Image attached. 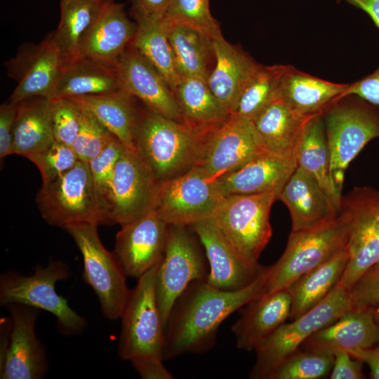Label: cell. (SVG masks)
I'll list each match as a JSON object with an SVG mask.
<instances>
[{
    "label": "cell",
    "mask_w": 379,
    "mask_h": 379,
    "mask_svg": "<svg viewBox=\"0 0 379 379\" xmlns=\"http://www.w3.org/2000/svg\"><path fill=\"white\" fill-rule=\"evenodd\" d=\"M271 270L265 267L251 284L235 291L218 288L206 280L192 282L175 301L166 324L164 360L210 350L220 324L265 293Z\"/></svg>",
    "instance_id": "1"
},
{
    "label": "cell",
    "mask_w": 379,
    "mask_h": 379,
    "mask_svg": "<svg viewBox=\"0 0 379 379\" xmlns=\"http://www.w3.org/2000/svg\"><path fill=\"white\" fill-rule=\"evenodd\" d=\"M362 194L354 189L343 197L333 219L313 227L292 231L285 251L272 265L265 293L288 288L297 279L347 247Z\"/></svg>",
    "instance_id": "2"
},
{
    "label": "cell",
    "mask_w": 379,
    "mask_h": 379,
    "mask_svg": "<svg viewBox=\"0 0 379 379\" xmlns=\"http://www.w3.org/2000/svg\"><path fill=\"white\" fill-rule=\"evenodd\" d=\"M208 134L145 105L138 107L136 148L160 182L180 176L194 167L201 155Z\"/></svg>",
    "instance_id": "3"
},
{
    "label": "cell",
    "mask_w": 379,
    "mask_h": 379,
    "mask_svg": "<svg viewBox=\"0 0 379 379\" xmlns=\"http://www.w3.org/2000/svg\"><path fill=\"white\" fill-rule=\"evenodd\" d=\"M36 201L43 218L65 230L81 223H112L86 162L79 161L57 179L42 184Z\"/></svg>",
    "instance_id": "4"
},
{
    "label": "cell",
    "mask_w": 379,
    "mask_h": 379,
    "mask_svg": "<svg viewBox=\"0 0 379 379\" xmlns=\"http://www.w3.org/2000/svg\"><path fill=\"white\" fill-rule=\"evenodd\" d=\"M331 155V175L342 192L352 160L372 139L379 137V109L361 98L343 97L322 113Z\"/></svg>",
    "instance_id": "5"
},
{
    "label": "cell",
    "mask_w": 379,
    "mask_h": 379,
    "mask_svg": "<svg viewBox=\"0 0 379 379\" xmlns=\"http://www.w3.org/2000/svg\"><path fill=\"white\" fill-rule=\"evenodd\" d=\"M71 276L69 266L61 260H52L46 266L38 265L33 274L6 272L0 277V305L22 304L53 314L62 334L75 335L87 327L86 319L74 311L67 300L55 291L58 281Z\"/></svg>",
    "instance_id": "6"
},
{
    "label": "cell",
    "mask_w": 379,
    "mask_h": 379,
    "mask_svg": "<svg viewBox=\"0 0 379 379\" xmlns=\"http://www.w3.org/2000/svg\"><path fill=\"white\" fill-rule=\"evenodd\" d=\"M349 291L338 283L315 307L278 328L255 350L256 358L250 378L267 379L282 361L298 351L312 335L352 309Z\"/></svg>",
    "instance_id": "7"
},
{
    "label": "cell",
    "mask_w": 379,
    "mask_h": 379,
    "mask_svg": "<svg viewBox=\"0 0 379 379\" xmlns=\"http://www.w3.org/2000/svg\"><path fill=\"white\" fill-rule=\"evenodd\" d=\"M159 262L138 278L130 290L120 317L118 354L122 360L146 357L164 360L165 328L156 295Z\"/></svg>",
    "instance_id": "8"
},
{
    "label": "cell",
    "mask_w": 379,
    "mask_h": 379,
    "mask_svg": "<svg viewBox=\"0 0 379 379\" xmlns=\"http://www.w3.org/2000/svg\"><path fill=\"white\" fill-rule=\"evenodd\" d=\"M202 244L189 226L168 225L164 255L156 277V295L164 328L182 292L196 280H206L209 267Z\"/></svg>",
    "instance_id": "9"
},
{
    "label": "cell",
    "mask_w": 379,
    "mask_h": 379,
    "mask_svg": "<svg viewBox=\"0 0 379 379\" xmlns=\"http://www.w3.org/2000/svg\"><path fill=\"white\" fill-rule=\"evenodd\" d=\"M277 196L274 192L227 195L211 218L234 247L252 262L258 263L272 237L270 212Z\"/></svg>",
    "instance_id": "10"
},
{
    "label": "cell",
    "mask_w": 379,
    "mask_h": 379,
    "mask_svg": "<svg viewBox=\"0 0 379 379\" xmlns=\"http://www.w3.org/2000/svg\"><path fill=\"white\" fill-rule=\"evenodd\" d=\"M98 224L73 225L66 231L73 238L84 261L83 279L96 294L102 314L109 320L120 319L130 290L126 275L113 253L102 244Z\"/></svg>",
    "instance_id": "11"
},
{
    "label": "cell",
    "mask_w": 379,
    "mask_h": 379,
    "mask_svg": "<svg viewBox=\"0 0 379 379\" xmlns=\"http://www.w3.org/2000/svg\"><path fill=\"white\" fill-rule=\"evenodd\" d=\"M223 197L217 179L194 166L160 182L153 211L167 225L190 226L211 218Z\"/></svg>",
    "instance_id": "12"
},
{
    "label": "cell",
    "mask_w": 379,
    "mask_h": 379,
    "mask_svg": "<svg viewBox=\"0 0 379 379\" xmlns=\"http://www.w3.org/2000/svg\"><path fill=\"white\" fill-rule=\"evenodd\" d=\"M159 184L139 150L125 148L116 164L107 199L112 222L121 226L152 211Z\"/></svg>",
    "instance_id": "13"
},
{
    "label": "cell",
    "mask_w": 379,
    "mask_h": 379,
    "mask_svg": "<svg viewBox=\"0 0 379 379\" xmlns=\"http://www.w3.org/2000/svg\"><path fill=\"white\" fill-rule=\"evenodd\" d=\"M11 327H1V379H40L48 369L45 349L35 333L40 310L18 303L7 305Z\"/></svg>",
    "instance_id": "14"
},
{
    "label": "cell",
    "mask_w": 379,
    "mask_h": 379,
    "mask_svg": "<svg viewBox=\"0 0 379 379\" xmlns=\"http://www.w3.org/2000/svg\"><path fill=\"white\" fill-rule=\"evenodd\" d=\"M53 32L38 44L26 42L14 58L4 63L17 86L8 101L20 102L32 97L52 98L64 65Z\"/></svg>",
    "instance_id": "15"
},
{
    "label": "cell",
    "mask_w": 379,
    "mask_h": 379,
    "mask_svg": "<svg viewBox=\"0 0 379 379\" xmlns=\"http://www.w3.org/2000/svg\"><path fill=\"white\" fill-rule=\"evenodd\" d=\"M262 153L251 120L230 114L222 124L208 133L195 166L208 177L218 179Z\"/></svg>",
    "instance_id": "16"
},
{
    "label": "cell",
    "mask_w": 379,
    "mask_h": 379,
    "mask_svg": "<svg viewBox=\"0 0 379 379\" xmlns=\"http://www.w3.org/2000/svg\"><path fill=\"white\" fill-rule=\"evenodd\" d=\"M197 235L205 251L209 273L206 281L226 291L251 284L265 267L244 258L229 241L212 218L189 226Z\"/></svg>",
    "instance_id": "17"
},
{
    "label": "cell",
    "mask_w": 379,
    "mask_h": 379,
    "mask_svg": "<svg viewBox=\"0 0 379 379\" xmlns=\"http://www.w3.org/2000/svg\"><path fill=\"white\" fill-rule=\"evenodd\" d=\"M167 228L154 211L121 225L113 253L126 277L138 279L161 261Z\"/></svg>",
    "instance_id": "18"
},
{
    "label": "cell",
    "mask_w": 379,
    "mask_h": 379,
    "mask_svg": "<svg viewBox=\"0 0 379 379\" xmlns=\"http://www.w3.org/2000/svg\"><path fill=\"white\" fill-rule=\"evenodd\" d=\"M115 67L121 89L149 109L171 119L182 121L178 102L159 72L131 44Z\"/></svg>",
    "instance_id": "19"
},
{
    "label": "cell",
    "mask_w": 379,
    "mask_h": 379,
    "mask_svg": "<svg viewBox=\"0 0 379 379\" xmlns=\"http://www.w3.org/2000/svg\"><path fill=\"white\" fill-rule=\"evenodd\" d=\"M347 248L348 262L338 283L350 289L365 272L379 262V192L362 188Z\"/></svg>",
    "instance_id": "20"
},
{
    "label": "cell",
    "mask_w": 379,
    "mask_h": 379,
    "mask_svg": "<svg viewBox=\"0 0 379 379\" xmlns=\"http://www.w3.org/2000/svg\"><path fill=\"white\" fill-rule=\"evenodd\" d=\"M291 307L288 288L264 293L244 305L231 328L237 347L255 351L289 318Z\"/></svg>",
    "instance_id": "21"
},
{
    "label": "cell",
    "mask_w": 379,
    "mask_h": 379,
    "mask_svg": "<svg viewBox=\"0 0 379 379\" xmlns=\"http://www.w3.org/2000/svg\"><path fill=\"white\" fill-rule=\"evenodd\" d=\"M379 345V324L374 307H353L333 323L312 335L301 346L304 350L334 354Z\"/></svg>",
    "instance_id": "22"
},
{
    "label": "cell",
    "mask_w": 379,
    "mask_h": 379,
    "mask_svg": "<svg viewBox=\"0 0 379 379\" xmlns=\"http://www.w3.org/2000/svg\"><path fill=\"white\" fill-rule=\"evenodd\" d=\"M135 30L136 22L129 19L124 5L108 0L86 35L79 56L115 66Z\"/></svg>",
    "instance_id": "23"
},
{
    "label": "cell",
    "mask_w": 379,
    "mask_h": 379,
    "mask_svg": "<svg viewBox=\"0 0 379 379\" xmlns=\"http://www.w3.org/2000/svg\"><path fill=\"white\" fill-rule=\"evenodd\" d=\"M215 63L208 84L212 93L230 114L244 88L261 65L224 39H213Z\"/></svg>",
    "instance_id": "24"
},
{
    "label": "cell",
    "mask_w": 379,
    "mask_h": 379,
    "mask_svg": "<svg viewBox=\"0 0 379 379\" xmlns=\"http://www.w3.org/2000/svg\"><path fill=\"white\" fill-rule=\"evenodd\" d=\"M277 199L288 207L292 231L315 227L335 218L338 207L319 183L310 175L296 168Z\"/></svg>",
    "instance_id": "25"
},
{
    "label": "cell",
    "mask_w": 379,
    "mask_h": 379,
    "mask_svg": "<svg viewBox=\"0 0 379 379\" xmlns=\"http://www.w3.org/2000/svg\"><path fill=\"white\" fill-rule=\"evenodd\" d=\"M295 168V161L264 152L240 168L220 176L217 182L224 197L270 192L278 195Z\"/></svg>",
    "instance_id": "26"
},
{
    "label": "cell",
    "mask_w": 379,
    "mask_h": 379,
    "mask_svg": "<svg viewBox=\"0 0 379 379\" xmlns=\"http://www.w3.org/2000/svg\"><path fill=\"white\" fill-rule=\"evenodd\" d=\"M310 118L295 114L279 98L266 107L251 121L264 152L295 161L305 125Z\"/></svg>",
    "instance_id": "27"
},
{
    "label": "cell",
    "mask_w": 379,
    "mask_h": 379,
    "mask_svg": "<svg viewBox=\"0 0 379 379\" xmlns=\"http://www.w3.org/2000/svg\"><path fill=\"white\" fill-rule=\"evenodd\" d=\"M349 84L326 81L286 65L280 99L295 114L310 118L322 114L341 98Z\"/></svg>",
    "instance_id": "28"
},
{
    "label": "cell",
    "mask_w": 379,
    "mask_h": 379,
    "mask_svg": "<svg viewBox=\"0 0 379 379\" xmlns=\"http://www.w3.org/2000/svg\"><path fill=\"white\" fill-rule=\"evenodd\" d=\"M91 113L128 149H137L135 129L138 107L136 98L122 89L69 98Z\"/></svg>",
    "instance_id": "29"
},
{
    "label": "cell",
    "mask_w": 379,
    "mask_h": 379,
    "mask_svg": "<svg viewBox=\"0 0 379 379\" xmlns=\"http://www.w3.org/2000/svg\"><path fill=\"white\" fill-rule=\"evenodd\" d=\"M12 154L29 157L46 149L54 141L51 99L32 97L18 102Z\"/></svg>",
    "instance_id": "30"
},
{
    "label": "cell",
    "mask_w": 379,
    "mask_h": 379,
    "mask_svg": "<svg viewBox=\"0 0 379 379\" xmlns=\"http://www.w3.org/2000/svg\"><path fill=\"white\" fill-rule=\"evenodd\" d=\"M295 161L296 168L312 176L340 207L342 194L334 185L331 167V155L322 114L314 116L305 125L298 145Z\"/></svg>",
    "instance_id": "31"
},
{
    "label": "cell",
    "mask_w": 379,
    "mask_h": 379,
    "mask_svg": "<svg viewBox=\"0 0 379 379\" xmlns=\"http://www.w3.org/2000/svg\"><path fill=\"white\" fill-rule=\"evenodd\" d=\"M120 88L115 66L78 56L64 62L52 98L98 95Z\"/></svg>",
    "instance_id": "32"
},
{
    "label": "cell",
    "mask_w": 379,
    "mask_h": 379,
    "mask_svg": "<svg viewBox=\"0 0 379 379\" xmlns=\"http://www.w3.org/2000/svg\"><path fill=\"white\" fill-rule=\"evenodd\" d=\"M136 30L131 45L161 75L173 91L180 80L168 39L171 22L164 16H135Z\"/></svg>",
    "instance_id": "33"
},
{
    "label": "cell",
    "mask_w": 379,
    "mask_h": 379,
    "mask_svg": "<svg viewBox=\"0 0 379 379\" xmlns=\"http://www.w3.org/2000/svg\"><path fill=\"white\" fill-rule=\"evenodd\" d=\"M173 92L180 105L182 121L201 132H211L230 115L206 79L180 78Z\"/></svg>",
    "instance_id": "34"
},
{
    "label": "cell",
    "mask_w": 379,
    "mask_h": 379,
    "mask_svg": "<svg viewBox=\"0 0 379 379\" xmlns=\"http://www.w3.org/2000/svg\"><path fill=\"white\" fill-rule=\"evenodd\" d=\"M348 260L346 247L291 285L288 288L291 298L289 319L300 317L319 303L339 281Z\"/></svg>",
    "instance_id": "35"
},
{
    "label": "cell",
    "mask_w": 379,
    "mask_h": 379,
    "mask_svg": "<svg viewBox=\"0 0 379 379\" xmlns=\"http://www.w3.org/2000/svg\"><path fill=\"white\" fill-rule=\"evenodd\" d=\"M168 39L180 77L208 80L215 63L213 39L190 27L171 23Z\"/></svg>",
    "instance_id": "36"
},
{
    "label": "cell",
    "mask_w": 379,
    "mask_h": 379,
    "mask_svg": "<svg viewBox=\"0 0 379 379\" xmlns=\"http://www.w3.org/2000/svg\"><path fill=\"white\" fill-rule=\"evenodd\" d=\"M108 0H60V19L53 32L65 62L79 55L84 41Z\"/></svg>",
    "instance_id": "37"
},
{
    "label": "cell",
    "mask_w": 379,
    "mask_h": 379,
    "mask_svg": "<svg viewBox=\"0 0 379 379\" xmlns=\"http://www.w3.org/2000/svg\"><path fill=\"white\" fill-rule=\"evenodd\" d=\"M286 65H262L241 94L231 114L252 120L266 107L280 98Z\"/></svg>",
    "instance_id": "38"
},
{
    "label": "cell",
    "mask_w": 379,
    "mask_h": 379,
    "mask_svg": "<svg viewBox=\"0 0 379 379\" xmlns=\"http://www.w3.org/2000/svg\"><path fill=\"white\" fill-rule=\"evenodd\" d=\"M334 354L300 350L282 361L267 379H317L332 369Z\"/></svg>",
    "instance_id": "39"
},
{
    "label": "cell",
    "mask_w": 379,
    "mask_h": 379,
    "mask_svg": "<svg viewBox=\"0 0 379 379\" xmlns=\"http://www.w3.org/2000/svg\"><path fill=\"white\" fill-rule=\"evenodd\" d=\"M165 17L171 24L190 27L212 39L222 35L210 11L209 0H171Z\"/></svg>",
    "instance_id": "40"
},
{
    "label": "cell",
    "mask_w": 379,
    "mask_h": 379,
    "mask_svg": "<svg viewBox=\"0 0 379 379\" xmlns=\"http://www.w3.org/2000/svg\"><path fill=\"white\" fill-rule=\"evenodd\" d=\"M82 110L80 128L72 147L79 161L88 163L116 136L91 113L84 108Z\"/></svg>",
    "instance_id": "41"
},
{
    "label": "cell",
    "mask_w": 379,
    "mask_h": 379,
    "mask_svg": "<svg viewBox=\"0 0 379 379\" xmlns=\"http://www.w3.org/2000/svg\"><path fill=\"white\" fill-rule=\"evenodd\" d=\"M38 168L42 184L57 179L79 161L72 147L56 140L42 152L27 158Z\"/></svg>",
    "instance_id": "42"
},
{
    "label": "cell",
    "mask_w": 379,
    "mask_h": 379,
    "mask_svg": "<svg viewBox=\"0 0 379 379\" xmlns=\"http://www.w3.org/2000/svg\"><path fill=\"white\" fill-rule=\"evenodd\" d=\"M82 108L69 98L51 99V119L55 140L72 146L80 128Z\"/></svg>",
    "instance_id": "43"
},
{
    "label": "cell",
    "mask_w": 379,
    "mask_h": 379,
    "mask_svg": "<svg viewBox=\"0 0 379 379\" xmlns=\"http://www.w3.org/2000/svg\"><path fill=\"white\" fill-rule=\"evenodd\" d=\"M125 148L114 137L97 157L88 163L96 188L106 206L115 166Z\"/></svg>",
    "instance_id": "44"
},
{
    "label": "cell",
    "mask_w": 379,
    "mask_h": 379,
    "mask_svg": "<svg viewBox=\"0 0 379 379\" xmlns=\"http://www.w3.org/2000/svg\"><path fill=\"white\" fill-rule=\"evenodd\" d=\"M349 293L353 307L379 306V262L365 272Z\"/></svg>",
    "instance_id": "45"
},
{
    "label": "cell",
    "mask_w": 379,
    "mask_h": 379,
    "mask_svg": "<svg viewBox=\"0 0 379 379\" xmlns=\"http://www.w3.org/2000/svg\"><path fill=\"white\" fill-rule=\"evenodd\" d=\"M18 103L7 101L0 106V159L12 154L13 135Z\"/></svg>",
    "instance_id": "46"
},
{
    "label": "cell",
    "mask_w": 379,
    "mask_h": 379,
    "mask_svg": "<svg viewBox=\"0 0 379 379\" xmlns=\"http://www.w3.org/2000/svg\"><path fill=\"white\" fill-rule=\"evenodd\" d=\"M352 357L345 350L334 354V361L331 374V379H360L364 378L361 367L363 361Z\"/></svg>",
    "instance_id": "47"
},
{
    "label": "cell",
    "mask_w": 379,
    "mask_h": 379,
    "mask_svg": "<svg viewBox=\"0 0 379 379\" xmlns=\"http://www.w3.org/2000/svg\"><path fill=\"white\" fill-rule=\"evenodd\" d=\"M347 95H356L379 107V67L372 74L349 84L343 97Z\"/></svg>",
    "instance_id": "48"
},
{
    "label": "cell",
    "mask_w": 379,
    "mask_h": 379,
    "mask_svg": "<svg viewBox=\"0 0 379 379\" xmlns=\"http://www.w3.org/2000/svg\"><path fill=\"white\" fill-rule=\"evenodd\" d=\"M163 361L146 357L135 359L130 362L142 379H173L174 377L164 366Z\"/></svg>",
    "instance_id": "49"
},
{
    "label": "cell",
    "mask_w": 379,
    "mask_h": 379,
    "mask_svg": "<svg viewBox=\"0 0 379 379\" xmlns=\"http://www.w3.org/2000/svg\"><path fill=\"white\" fill-rule=\"evenodd\" d=\"M171 0H131V15L164 16Z\"/></svg>",
    "instance_id": "50"
},
{
    "label": "cell",
    "mask_w": 379,
    "mask_h": 379,
    "mask_svg": "<svg viewBox=\"0 0 379 379\" xmlns=\"http://www.w3.org/2000/svg\"><path fill=\"white\" fill-rule=\"evenodd\" d=\"M352 357L365 362L370 368L372 378L379 379V345L347 352Z\"/></svg>",
    "instance_id": "51"
},
{
    "label": "cell",
    "mask_w": 379,
    "mask_h": 379,
    "mask_svg": "<svg viewBox=\"0 0 379 379\" xmlns=\"http://www.w3.org/2000/svg\"><path fill=\"white\" fill-rule=\"evenodd\" d=\"M366 12L379 27V0H343Z\"/></svg>",
    "instance_id": "52"
},
{
    "label": "cell",
    "mask_w": 379,
    "mask_h": 379,
    "mask_svg": "<svg viewBox=\"0 0 379 379\" xmlns=\"http://www.w3.org/2000/svg\"><path fill=\"white\" fill-rule=\"evenodd\" d=\"M374 315L377 323L379 324V306L374 307Z\"/></svg>",
    "instance_id": "53"
}]
</instances>
